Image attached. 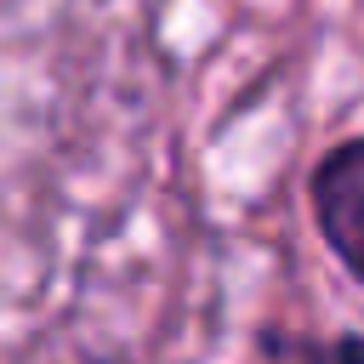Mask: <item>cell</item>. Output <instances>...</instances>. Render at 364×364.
<instances>
[{
	"label": "cell",
	"instance_id": "2",
	"mask_svg": "<svg viewBox=\"0 0 364 364\" xmlns=\"http://www.w3.org/2000/svg\"><path fill=\"white\" fill-rule=\"evenodd\" d=\"M336 358H341V364H364V341H341Z\"/></svg>",
	"mask_w": 364,
	"mask_h": 364
},
{
	"label": "cell",
	"instance_id": "1",
	"mask_svg": "<svg viewBox=\"0 0 364 364\" xmlns=\"http://www.w3.org/2000/svg\"><path fill=\"white\" fill-rule=\"evenodd\" d=\"M313 222L353 279H364V136L330 148L313 171Z\"/></svg>",
	"mask_w": 364,
	"mask_h": 364
}]
</instances>
